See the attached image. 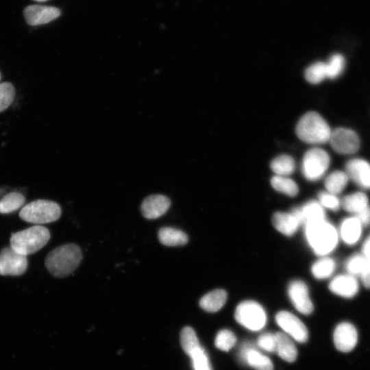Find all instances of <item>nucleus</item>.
<instances>
[{"mask_svg":"<svg viewBox=\"0 0 370 370\" xmlns=\"http://www.w3.org/2000/svg\"><path fill=\"white\" fill-rule=\"evenodd\" d=\"M304 225L306 240L316 255L325 256L334 251L339 236L338 230L330 222L324 219Z\"/></svg>","mask_w":370,"mask_h":370,"instance_id":"f257e3e1","label":"nucleus"},{"mask_svg":"<svg viewBox=\"0 0 370 370\" xmlns=\"http://www.w3.org/2000/svg\"><path fill=\"white\" fill-rule=\"evenodd\" d=\"M82 260L80 247L75 244L61 245L50 251L45 258V264L48 271L56 278L71 275Z\"/></svg>","mask_w":370,"mask_h":370,"instance_id":"f03ea898","label":"nucleus"},{"mask_svg":"<svg viewBox=\"0 0 370 370\" xmlns=\"http://www.w3.org/2000/svg\"><path fill=\"white\" fill-rule=\"evenodd\" d=\"M295 132L302 141L319 145L330 140L332 131L325 119L316 112L304 114L297 123Z\"/></svg>","mask_w":370,"mask_h":370,"instance_id":"7ed1b4c3","label":"nucleus"},{"mask_svg":"<svg viewBox=\"0 0 370 370\" xmlns=\"http://www.w3.org/2000/svg\"><path fill=\"white\" fill-rule=\"evenodd\" d=\"M49 230L41 225H34L13 233L10 237V247L17 253L27 256L41 249L49 241Z\"/></svg>","mask_w":370,"mask_h":370,"instance_id":"20e7f679","label":"nucleus"},{"mask_svg":"<svg viewBox=\"0 0 370 370\" xmlns=\"http://www.w3.org/2000/svg\"><path fill=\"white\" fill-rule=\"evenodd\" d=\"M61 212V208L56 202L38 199L24 206L19 212V217L28 223L43 224L57 221Z\"/></svg>","mask_w":370,"mask_h":370,"instance_id":"39448f33","label":"nucleus"},{"mask_svg":"<svg viewBox=\"0 0 370 370\" xmlns=\"http://www.w3.org/2000/svg\"><path fill=\"white\" fill-rule=\"evenodd\" d=\"M234 317L240 325L251 331L262 330L267 322L264 309L252 300L241 302L236 308Z\"/></svg>","mask_w":370,"mask_h":370,"instance_id":"423d86ee","label":"nucleus"},{"mask_svg":"<svg viewBox=\"0 0 370 370\" xmlns=\"http://www.w3.org/2000/svg\"><path fill=\"white\" fill-rule=\"evenodd\" d=\"M330 162V156L324 149L319 147L311 148L304 155L301 173L307 180L317 181L323 176Z\"/></svg>","mask_w":370,"mask_h":370,"instance_id":"0eeeda50","label":"nucleus"},{"mask_svg":"<svg viewBox=\"0 0 370 370\" xmlns=\"http://www.w3.org/2000/svg\"><path fill=\"white\" fill-rule=\"evenodd\" d=\"M26 256L15 251L11 247H5L0 251V275L18 276L27 270Z\"/></svg>","mask_w":370,"mask_h":370,"instance_id":"6e6552de","label":"nucleus"},{"mask_svg":"<svg viewBox=\"0 0 370 370\" xmlns=\"http://www.w3.org/2000/svg\"><path fill=\"white\" fill-rule=\"evenodd\" d=\"M277 324L289 336L299 343H305L308 332L303 322L293 313L282 310L275 315Z\"/></svg>","mask_w":370,"mask_h":370,"instance_id":"1a4fd4ad","label":"nucleus"},{"mask_svg":"<svg viewBox=\"0 0 370 370\" xmlns=\"http://www.w3.org/2000/svg\"><path fill=\"white\" fill-rule=\"evenodd\" d=\"M332 149L341 154H352L360 147V140L353 130L337 128L331 133L330 140Z\"/></svg>","mask_w":370,"mask_h":370,"instance_id":"9d476101","label":"nucleus"},{"mask_svg":"<svg viewBox=\"0 0 370 370\" xmlns=\"http://www.w3.org/2000/svg\"><path fill=\"white\" fill-rule=\"evenodd\" d=\"M288 295L293 306L305 315L310 314L314 307L306 283L299 280L291 281L288 286Z\"/></svg>","mask_w":370,"mask_h":370,"instance_id":"9b49d317","label":"nucleus"},{"mask_svg":"<svg viewBox=\"0 0 370 370\" xmlns=\"http://www.w3.org/2000/svg\"><path fill=\"white\" fill-rule=\"evenodd\" d=\"M26 22L30 25L48 23L60 15V10L55 7L40 5L27 6L23 11Z\"/></svg>","mask_w":370,"mask_h":370,"instance_id":"f8f14e48","label":"nucleus"},{"mask_svg":"<svg viewBox=\"0 0 370 370\" xmlns=\"http://www.w3.org/2000/svg\"><path fill=\"white\" fill-rule=\"evenodd\" d=\"M336 349L342 352L352 351L357 344L358 332L350 323L343 322L335 328L333 335Z\"/></svg>","mask_w":370,"mask_h":370,"instance_id":"ddd939ff","label":"nucleus"},{"mask_svg":"<svg viewBox=\"0 0 370 370\" xmlns=\"http://www.w3.org/2000/svg\"><path fill=\"white\" fill-rule=\"evenodd\" d=\"M349 179L362 189H370V164L365 160L354 158L345 164Z\"/></svg>","mask_w":370,"mask_h":370,"instance_id":"4468645a","label":"nucleus"},{"mask_svg":"<svg viewBox=\"0 0 370 370\" xmlns=\"http://www.w3.org/2000/svg\"><path fill=\"white\" fill-rule=\"evenodd\" d=\"M238 358L242 363L256 370H273V365L270 358L249 344H245L241 347Z\"/></svg>","mask_w":370,"mask_h":370,"instance_id":"2eb2a0df","label":"nucleus"},{"mask_svg":"<svg viewBox=\"0 0 370 370\" xmlns=\"http://www.w3.org/2000/svg\"><path fill=\"white\" fill-rule=\"evenodd\" d=\"M171 206L170 199L163 195H151L141 204L142 214L147 219H155L164 214Z\"/></svg>","mask_w":370,"mask_h":370,"instance_id":"dca6fc26","label":"nucleus"},{"mask_svg":"<svg viewBox=\"0 0 370 370\" xmlns=\"http://www.w3.org/2000/svg\"><path fill=\"white\" fill-rule=\"evenodd\" d=\"M329 289L338 296L352 298L358 293L359 284L355 276L349 273L341 274L330 281Z\"/></svg>","mask_w":370,"mask_h":370,"instance_id":"f3484780","label":"nucleus"},{"mask_svg":"<svg viewBox=\"0 0 370 370\" xmlns=\"http://www.w3.org/2000/svg\"><path fill=\"white\" fill-rule=\"evenodd\" d=\"M291 212L303 225L325 219V208L315 200H310L300 207L293 208Z\"/></svg>","mask_w":370,"mask_h":370,"instance_id":"a211bd4d","label":"nucleus"},{"mask_svg":"<svg viewBox=\"0 0 370 370\" xmlns=\"http://www.w3.org/2000/svg\"><path fill=\"white\" fill-rule=\"evenodd\" d=\"M362 227L355 216L345 218L341 221L338 231L339 238L348 245H355L360 238Z\"/></svg>","mask_w":370,"mask_h":370,"instance_id":"6ab92c4d","label":"nucleus"},{"mask_svg":"<svg viewBox=\"0 0 370 370\" xmlns=\"http://www.w3.org/2000/svg\"><path fill=\"white\" fill-rule=\"evenodd\" d=\"M274 227L280 233L287 236H293L301 224L299 220L291 212H276L272 217Z\"/></svg>","mask_w":370,"mask_h":370,"instance_id":"aec40b11","label":"nucleus"},{"mask_svg":"<svg viewBox=\"0 0 370 370\" xmlns=\"http://www.w3.org/2000/svg\"><path fill=\"white\" fill-rule=\"evenodd\" d=\"M276 345L275 352L284 360L288 362L295 361L297 356V350L292 339L283 332L275 334Z\"/></svg>","mask_w":370,"mask_h":370,"instance_id":"412c9836","label":"nucleus"},{"mask_svg":"<svg viewBox=\"0 0 370 370\" xmlns=\"http://www.w3.org/2000/svg\"><path fill=\"white\" fill-rule=\"evenodd\" d=\"M159 241L169 247L182 246L188 243V236L183 231L172 227H164L158 233Z\"/></svg>","mask_w":370,"mask_h":370,"instance_id":"4be33fe9","label":"nucleus"},{"mask_svg":"<svg viewBox=\"0 0 370 370\" xmlns=\"http://www.w3.org/2000/svg\"><path fill=\"white\" fill-rule=\"evenodd\" d=\"M227 299V293L223 289H216L204 295L199 300L200 307L206 312L219 310Z\"/></svg>","mask_w":370,"mask_h":370,"instance_id":"5701e85b","label":"nucleus"},{"mask_svg":"<svg viewBox=\"0 0 370 370\" xmlns=\"http://www.w3.org/2000/svg\"><path fill=\"white\" fill-rule=\"evenodd\" d=\"M341 204L345 210L356 214L369 206V200L365 193L356 192L344 197Z\"/></svg>","mask_w":370,"mask_h":370,"instance_id":"b1692460","label":"nucleus"},{"mask_svg":"<svg viewBox=\"0 0 370 370\" xmlns=\"http://www.w3.org/2000/svg\"><path fill=\"white\" fill-rule=\"evenodd\" d=\"M336 269V262L334 259L325 256H321L315 261L311 267L313 276L318 280H323L330 278Z\"/></svg>","mask_w":370,"mask_h":370,"instance_id":"393cba45","label":"nucleus"},{"mask_svg":"<svg viewBox=\"0 0 370 370\" xmlns=\"http://www.w3.org/2000/svg\"><path fill=\"white\" fill-rule=\"evenodd\" d=\"M270 168L276 175L288 176L295 171V162L291 156L282 154L271 160Z\"/></svg>","mask_w":370,"mask_h":370,"instance_id":"a878e982","label":"nucleus"},{"mask_svg":"<svg viewBox=\"0 0 370 370\" xmlns=\"http://www.w3.org/2000/svg\"><path fill=\"white\" fill-rule=\"evenodd\" d=\"M348 180L349 177L345 172L335 171L327 176L324 184L328 192L336 195L343 190Z\"/></svg>","mask_w":370,"mask_h":370,"instance_id":"bb28decb","label":"nucleus"},{"mask_svg":"<svg viewBox=\"0 0 370 370\" xmlns=\"http://www.w3.org/2000/svg\"><path fill=\"white\" fill-rule=\"evenodd\" d=\"M271 185L275 190L289 197H295L299 192L297 183L287 176L275 175L271 179Z\"/></svg>","mask_w":370,"mask_h":370,"instance_id":"cd10ccee","label":"nucleus"},{"mask_svg":"<svg viewBox=\"0 0 370 370\" xmlns=\"http://www.w3.org/2000/svg\"><path fill=\"white\" fill-rule=\"evenodd\" d=\"M25 202L24 195L18 192H11L0 200V214H9L21 208Z\"/></svg>","mask_w":370,"mask_h":370,"instance_id":"c85d7f7f","label":"nucleus"},{"mask_svg":"<svg viewBox=\"0 0 370 370\" xmlns=\"http://www.w3.org/2000/svg\"><path fill=\"white\" fill-rule=\"evenodd\" d=\"M180 343L184 352L190 356L201 347L195 330L189 327H184L180 332Z\"/></svg>","mask_w":370,"mask_h":370,"instance_id":"c756f323","label":"nucleus"},{"mask_svg":"<svg viewBox=\"0 0 370 370\" xmlns=\"http://www.w3.org/2000/svg\"><path fill=\"white\" fill-rule=\"evenodd\" d=\"M304 76L307 82L317 84L327 78L326 64L323 62H317L306 69Z\"/></svg>","mask_w":370,"mask_h":370,"instance_id":"7c9ffc66","label":"nucleus"},{"mask_svg":"<svg viewBox=\"0 0 370 370\" xmlns=\"http://www.w3.org/2000/svg\"><path fill=\"white\" fill-rule=\"evenodd\" d=\"M368 260L362 254L351 256L345 262V268L347 273L356 276L361 275L364 271Z\"/></svg>","mask_w":370,"mask_h":370,"instance_id":"2f4dec72","label":"nucleus"},{"mask_svg":"<svg viewBox=\"0 0 370 370\" xmlns=\"http://www.w3.org/2000/svg\"><path fill=\"white\" fill-rule=\"evenodd\" d=\"M236 343V336L229 330H219L214 340L216 347L223 352L230 351Z\"/></svg>","mask_w":370,"mask_h":370,"instance_id":"473e14b6","label":"nucleus"},{"mask_svg":"<svg viewBox=\"0 0 370 370\" xmlns=\"http://www.w3.org/2000/svg\"><path fill=\"white\" fill-rule=\"evenodd\" d=\"M325 64L327 78L336 79L344 70L345 59L341 54L334 53L325 62Z\"/></svg>","mask_w":370,"mask_h":370,"instance_id":"72a5a7b5","label":"nucleus"},{"mask_svg":"<svg viewBox=\"0 0 370 370\" xmlns=\"http://www.w3.org/2000/svg\"><path fill=\"white\" fill-rule=\"evenodd\" d=\"M189 356L194 370H212L208 355L201 346Z\"/></svg>","mask_w":370,"mask_h":370,"instance_id":"f704fd0d","label":"nucleus"},{"mask_svg":"<svg viewBox=\"0 0 370 370\" xmlns=\"http://www.w3.org/2000/svg\"><path fill=\"white\" fill-rule=\"evenodd\" d=\"M15 88L10 82L0 84V112L6 110L15 97Z\"/></svg>","mask_w":370,"mask_h":370,"instance_id":"c9c22d12","label":"nucleus"},{"mask_svg":"<svg viewBox=\"0 0 370 370\" xmlns=\"http://www.w3.org/2000/svg\"><path fill=\"white\" fill-rule=\"evenodd\" d=\"M318 201L324 208L332 211H337L341 206V200L338 197L327 190L318 193Z\"/></svg>","mask_w":370,"mask_h":370,"instance_id":"e433bc0d","label":"nucleus"},{"mask_svg":"<svg viewBox=\"0 0 370 370\" xmlns=\"http://www.w3.org/2000/svg\"><path fill=\"white\" fill-rule=\"evenodd\" d=\"M258 346L268 352H275L276 340L275 334L264 333L257 340Z\"/></svg>","mask_w":370,"mask_h":370,"instance_id":"4c0bfd02","label":"nucleus"},{"mask_svg":"<svg viewBox=\"0 0 370 370\" xmlns=\"http://www.w3.org/2000/svg\"><path fill=\"white\" fill-rule=\"evenodd\" d=\"M355 217L359 220L362 226L370 225V206H367L365 209L355 214Z\"/></svg>","mask_w":370,"mask_h":370,"instance_id":"58836bf2","label":"nucleus"},{"mask_svg":"<svg viewBox=\"0 0 370 370\" xmlns=\"http://www.w3.org/2000/svg\"><path fill=\"white\" fill-rule=\"evenodd\" d=\"M363 285L370 288V260H368L367 266L360 275Z\"/></svg>","mask_w":370,"mask_h":370,"instance_id":"ea45409f","label":"nucleus"},{"mask_svg":"<svg viewBox=\"0 0 370 370\" xmlns=\"http://www.w3.org/2000/svg\"><path fill=\"white\" fill-rule=\"evenodd\" d=\"M367 260H370V234L363 243L361 253Z\"/></svg>","mask_w":370,"mask_h":370,"instance_id":"a19ab883","label":"nucleus"},{"mask_svg":"<svg viewBox=\"0 0 370 370\" xmlns=\"http://www.w3.org/2000/svg\"><path fill=\"white\" fill-rule=\"evenodd\" d=\"M36 1H39V2H44V1H48V0H34Z\"/></svg>","mask_w":370,"mask_h":370,"instance_id":"79ce46f5","label":"nucleus"},{"mask_svg":"<svg viewBox=\"0 0 370 370\" xmlns=\"http://www.w3.org/2000/svg\"><path fill=\"white\" fill-rule=\"evenodd\" d=\"M0 80H1V73H0Z\"/></svg>","mask_w":370,"mask_h":370,"instance_id":"37998d69","label":"nucleus"}]
</instances>
